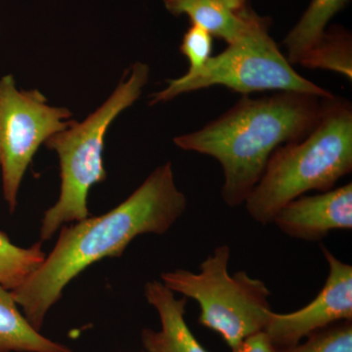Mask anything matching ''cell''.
Here are the masks:
<instances>
[{
	"label": "cell",
	"mask_w": 352,
	"mask_h": 352,
	"mask_svg": "<svg viewBox=\"0 0 352 352\" xmlns=\"http://www.w3.org/2000/svg\"><path fill=\"white\" fill-rule=\"evenodd\" d=\"M187 198L176 186L171 163L152 171L126 201L100 217L62 226L52 251L12 295L38 331L65 288L106 258H120L136 237L164 235L184 214Z\"/></svg>",
	"instance_id": "1"
},
{
	"label": "cell",
	"mask_w": 352,
	"mask_h": 352,
	"mask_svg": "<svg viewBox=\"0 0 352 352\" xmlns=\"http://www.w3.org/2000/svg\"><path fill=\"white\" fill-rule=\"evenodd\" d=\"M326 99L295 91L243 96L217 119L173 142L219 162L224 176L222 199L236 208L245 204L277 148L302 140L314 131Z\"/></svg>",
	"instance_id": "2"
},
{
	"label": "cell",
	"mask_w": 352,
	"mask_h": 352,
	"mask_svg": "<svg viewBox=\"0 0 352 352\" xmlns=\"http://www.w3.org/2000/svg\"><path fill=\"white\" fill-rule=\"evenodd\" d=\"M352 170V106L340 97L325 100L314 131L271 155L258 184L245 201L254 221L272 223L289 201L309 191L326 192Z\"/></svg>",
	"instance_id": "3"
},
{
	"label": "cell",
	"mask_w": 352,
	"mask_h": 352,
	"mask_svg": "<svg viewBox=\"0 0 352 352\" xmlns=\"http://www.w3.org/2000/svg\"><path fill=\"white\" fill-rule=\"evenodd\" d=\"M149 76V66L136 62L124 72L119 85L100 107L82 122L72 120L68 127L44 143L59 157L61 192L56 204L43 215L41 242L51 239L64 224L89 217L90 189L106 179L103 151L109 127L120 113L138 100Z\"/></svg>",
	"instance_id": "4"
},
{
	"label": "cell",
	"mask_w": 352,
	"mask_h": 352,
	"mask_svg": "<svg viewBox=\"0 0 352 352\" xmlns=\"http://www.w3.org/2000/svg\"><path fill=\"white\" fill-rule=\"evenodd\" d=\"M231 250L217 247L200 265V272L177 270L161 274L162 283L200 307L199 323L219 333L230 349L263 332L270 312L271 293L261 280L245 271L230 275Z\"/></svg>",
	"instance_id": "5"
},
{
	"label": "cell",
	"mask_w": 352,
	"mask_h": 352,
	"mask_svg": "<svg viewBox=\"0 0 352 352\" xmlns=\"http://www.w3.org/2000/svg\"><path fill=\"white\" fill-rule=\"evenodd\" d=\"M264 25L244 38L228 44L212 56L199 71L166 80L168 85L149 96V105L164 103L175 97L220 85L243 96L261 91H295L333 96L328 90L300 76L289 63Z\"/></svg>",
	"instance_id": "6"
},
{
	"label": "cell",
	"mask_w": 352,
	"mask_h": 352,
	"mask_svg": "<svg viewBox=\"0 0 352 352\" xmlns=\"http://www.w3.org/2000/svg\"><path fill=\"white\" fill-rule=\"evenodd\" d=\"M72 116L69 109L48 105L38 89L18 90L12 75L0 78V166L11 214L34 155L47 139L69 126Z\"/></svg>",
	"instance_id": "7"
},
{
	"label": "cell",
	"mask_w": 352,
	"mask_h": 352,
	"mask_svg": "<svg viewBox=\"0 0 352 352\" xmlns=\"http://www.w3.org/2000/svg\"><path fill=\"white\" fill-rule=\"evenodd\" d=\"M321 250L329 275L318 296L291 314L270 312L263 332L276 349L296 346L337 322L352 320V266L336 258L325 245Z\"/></svg>",
	"instance_id": "8"
},
{
	"label": "cell",
	"mask_w": 352,
	"mask_h": 352,
	"mask_svg": "<svg viewBox=\"0 0 352 352\" xmlns=\"http://www.w3.org/2000/svg\"><path fill=\"white\" fill-rule=\"evenodd\" d=\"M272 223L296 239L318 241L331 231L352 229V184L300 196L279 210Z\"/></svg>",
	"instance_id": "9"
},
{
	"label": "cell",
	"mask_w": 352,
	"mask_h": 352,
	"mask_svg": "<svg viewBox=\"0 0 352 352\" xmlns=\"http://www.w3.org/2000/svg\"><path fill=\"white\" fill-rule=\"evenodd\" d=\"M146 300L156 309L161 322L159 331L143 329L141 342L147 352H208L190 330L185 320L187 298H176L162 282L150 281L144 287Z\"/></svg>",
	"instance_id": "10"
},
{
	"label": "cell",
	"mask_w": 352,
	"mask_h": 352,
	"mask_svg": "<svg viewBox=\"0 0 352 352\" xmlns=\"http://www.w3.org/2000/svg\"><path fill=\"white\" fill-rule=\"evenodd\" d=\"M186 14L191 24L203 27L215 38L223 39L227 44L236 43L252 32L271 24L270 18L261 17L249 6L234 10L212 0H191L182 4L175 16Z\"/></svg>",
	"instance_id": "11"
},
{
	"label": "cell",
	"mask_w": 352,
	"mask_h": 352,
	"mask_svg": "<svg viewBox=\"0 0 352 352\" xmlns=\"http://www.w3.org/2000/svg\"><path fill=\"white\" fill-rule=\"evenodd\" d=\"M0 352H73L41 335L20 311L12 292L0 286Z\"/></svg>",
	"instance_id": "12"
},
{
	"label": "cell",
	"mask_w": 352,
	"mask_h": 352,
	"mask_svg": "<svg viewBox=\"0 0 352 352\" xmlns=\"http://www.w3.org/2000/svg\"><path fill=\"white\" fill-rule=\"evenodd\" d=\"M351 0H311L302 18L289 32L283 44L287 60L291 65H298L310 48L320 41L326 28L336 14L339 13Z\"/></svg>",
	"instance_id": "13"
},
{
	"label": "cell",
	"mask_w": 352,
	"mask_h": 352,
	"mask_svg": "<svg viewBox=\"0 0 352 352\" xmlns=\"http://www.w3.org/2000/svg\"><path fill=\"white\" fill-rule=\"evenodd\" d=\"M298 65L307 69L333 72L351 80V32L340 25L326 30L320 41L305 53Z\"/></svg>",
	"instance_id": "14"
},
{
	"label": "cell",
	"mask_w": 352,
	"mask_h": 352,
	"mask_svg": "<svg viewBox=\"0 0 352 352\" xmlns=\"http://www.w3.org/2000/svg\"><path fill=\"white\" fill-rule=\"evenodd\" d=\"M45 256L41 241L21 248L0 231V286L9 291L18 288L38 270Z\"/></svg>",
	"instance_id": "15"
},
{
	"label": "cell",
	"mask_w": 352,
	"mask_h": 352,
	"mask_svg": "<svg viewBox=\"0 0 352 352\" xmlns=\"http://www.w3.org/2000/svg\"><path fill=\"white\" fill-rule=\"evenodd\" d=\"M276 352H352L351 321L312 333L305 342Z\"/></svg>",
	"instance_id": "16"
},
{
	"label": "cell",
	"mask_w": 352,
	"mask_h": 352,
	"mask_svg": "<svg viewBox=\"0 0 352 352\" xmlns=\"http://www.w3.org/2000/svg\"><path fill=\"white\" fill-rule=\"evenodd\" d=\"M214 36L203 27L191 24L182 38L180 51L188 59L189 69L187 73L199 71L207 64L212 56Z\"/></svg>",
	"instance_id": "17"
},
{
	"label": "cell",
	"mask_w": 352,
	"mask_h": 352,
	"mask_svg": "<svg viewBox=\"0 0 352 352\" xmlns=\"http://www.w3.org/2000/svg\"><path fill=\"white\" fill-rule=\"evenodd\" d=\"M231 352H276V349L263 331L243 340L239 346L231 349Z\"/></svg>",
	"instance_id": "18"
},
{
	"label": "cell",
	"mask_w": 352,
	"mask_h": 352,
	"mask_svg": "<svg viewBox=\"0 0 352 352\" xmlns=\"http://www.w3.org/2000/svg\"><path fill=\"white\" fill-rule=\"evenodd\" d=\"M164 6L170 11L171 14L175 12L176 9L185 2L191 1V0H163ZM212 1L219 2L223 6L230 7L234 10H241L248 6V0H212Z\"/></svg>",
	"instance_id": "19"
}]
</instances>
